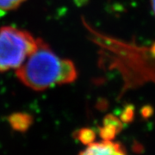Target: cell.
Here are the masks:
<instances>
[{
  "mask_svg": "<svg viewBox=\"0 0 155 155\" xmlns=\"http://www.w3.org/2000/svg\"><path fill=\"white\" fill-rule=\"evenodd\" d=\"M62 59L43 40L37 38V47L16 71L17 78L34 91H41L59 85Z\"/></svg>",
  "mask_w": 155,
  "mask_h": 155,
  "instance_id": "obj_1",
  "label": "cell"
},
{
  "mask_svg": "<svg viewBox=\"0 0 155 155\" xmlns=\"http://www.w3.org/2000/svg\"><path fill=\"white\" fill-rule=\"evenodd\" d=\"M37 47V39L19 28H0V72L17 69Z\"/></svg>",
  "mask_w": 155,
  "mask_h": 155,
  "instance_id": "obj_2",
  "label": "cell"
},
{
  "mask_svg": "<svg viewBox=\"0 0 155 155\" xmlns=\"http://www.w3.org/2000/svg\"><path fill=\"white\" fill-rule=\"evenodd\" d=\"M78 155H127L122 144L112 140L93 142Z\"/></svg>",
  "mask_w": 155,
  "mask_h": 155,
  "instance_id": "obj_3",
  "label": "cell"
},
{
  "mask_svg": "<svg viewBox=\"0 0 155 155\" xmlns=\"http://www.w3.org/2000/svg\"><path fill=\"white\" fill-rule=\"evenodd\" d=\"M8 122L15 131L25 132L32 125L33 117L25 112H16L8 117Z\"/></svg>",
  "mask_w": 155,
  "mask_h": 155,
  "instance_id": "obj_4",
  "label": "cell"
},
{
  "mask_svg": "<svg viewBox=\"0 0 155 155\" xmlns=\"http://www.w3.org/2000/svg\"><path fill=\"white\" fill-rule=\"evenodd\" d=\"M78 78L77 68L71 60L62 59L59 85L74 82Z\"/></svg>",
  "mask_w": 155,
  "mask_h": 155,
  "instance_id": "obj_5",
  "label": "cell"
},
{
  "mask_svg": "<svg viewBox=\"0 0 155 155\" xmlns=\"http://www.w3.org/2000/svg\"><path fill=\"white\" fill-rule=\"evenodd\" d=\"M74 137L78 139L82 144L88 145L93 143L96 139V133L92 128L90 127H83L78 130L74 134Z\"/></svg>",
  "mask_w": 155,
  "mask_h": 155,
  "instance_id": "obj_6",
  "label": "cell"
},
{
  "mask_svg": "<svg viewBox=\"0 0 155 155\" xmlns=\"http://www.w3.org/2000/svg\"><path fill=\"white\" fill-rule=\"evenodd\" d=\"M98 130L100 137L103 139V140H113L116 134H119L116 127L110 124H103Z\"/></svg>",
  "mask_w": 155,
  "mask_h": 155,
  "instance_id": "obj_7",
  "label": "cell"
},
{
  "mask_svg": "<svg viewBox=\"0 0 155 155\" xmlns=\"http://www.w3.org/2000/svg\"><path fill=\"white\" fill-rule=\"evenodd\" d=\"M134 118V106L133 104H127L122 110L120 115V120L124 123H130Z\"/></svg>",
  "mask_w": 155,
  "mask_h": 155,
  "instance_id": "obj_8",
  "label": "cell"
},
{
  "mask_svg": "<svg viewBox=\"0 0 155 155\" xmlns=\"http://www.w3.org/2000/svg\"><path fill=\"white\" fill-rule=\"evenodd\" d=\"M26 0H0L1 11H12L18 8Z\"/></svg>",
  "mask_w": 155,
  "mask_h": 155,
  "instance_id": "obj_9",
  "label": "cell"
},
{
  "mask_svg": "<svg viewBox=\"0 0 155 155\" xmlns=\"http://www.w3.org/2000/svg\"><path fill=\"white\" fill-rule=\"evenodd\" d=\"M103 124H110L116 127L117 131L120 133L123 128V122L120 120V118H117L116 116L112 114H108L103 120Z\"/></svg>",
  "mask_w": 155,
  "mask_h": 155,
  "instance_id": "obj_10",
  "label": "cell"
},
{
  "mask_svg": "<svg viewBox=\"0 0 155 155\" xmlns=\"http://www.w3.org/2000/svg\"><path fill=\"white\" fill-rule=\"evenodd\" d=\"M154 110L151 105H145L140 110V115L144 119H148L153 115Z\"/></svg>",
  "mask_w": 155,
  "mask_h": 155,
  "instance_id": "obj_11",
  "label": "cell"
},
{
  "mask_svg": "<svg viewBox=\"0 0 155 155\" xmlns=\"http://www.w3.org/2000/svg\"><path fill=\"white\" fill-rule=\"evenodd\" d=\"M151 4H152V8H153V11L155 15V0H151Z\"/></svg>",
  "mask_w": 155,
  "mask_h": 155,
  "instance_id": "obj_12",
  "label": "cell"
}]
</instances>
